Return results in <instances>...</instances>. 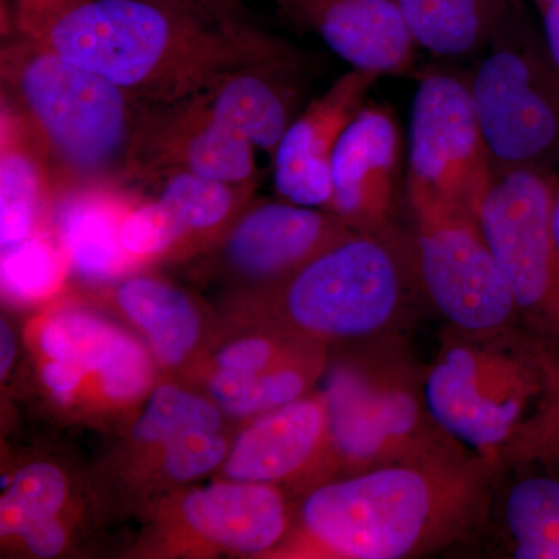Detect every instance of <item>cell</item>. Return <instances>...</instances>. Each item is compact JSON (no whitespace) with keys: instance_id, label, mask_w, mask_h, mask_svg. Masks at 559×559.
I'll list each match as a JSON object with an SVG mask.
<instances>
[{"instance_id":"1f68e13d","label":"cell","mask_w":559,"mask_h":559,"mask_svg":"<svg viewBox=\"0 0 559 559\" xmlns=\"http://www.w3.org/2000/svg\"><path fill=\"white\" fill-rule=\"evenodd\" d=\"M260 377L261 373L255 371L219 369L210 381V390L227 412L237 415L242 404L255 393Z\"/></svg>"},{"instance_id":"ffe728a7","label":"cell","mask_w":559,"mask_h":559,"mask_svg":"<svg viewBox=\"0 0 559 559\" xmlns=\"http://www.w3.org/2000/svg\"><path fill=\"white\" fill-rule=\"evenodd\" d=\"M509 479L500 471L489 522H495L502 551L514 559H559V476L527 466Z\"/></svg>"},{"instance_id":"8d00e7d4","label":"cell","mask_w":559,"mask_h":559,"mask_svg":"<svg viewBox=\"0 0 559 559\" xmlns=\"http://www.w3.org/2000/svg\"><path fill=\"white\" fill-rule=\"evenodd\" d=\"M16 337H14L13 330L10 329L9 323L2 320L0 323V373L2 378L9 373L13 360L16 358Z\"/></svg>"},{"instance_id":"7402d4cb","label":"cell","mask_w":559,"mask_h":559,"mask_svg":"<svg viewBox=\"0 0 559 559\" xmlns=\"http://www.w3.org/2000/svg\"><path fill=\"white\" fill-rule=\"evenodd\" d=\"M55 198L46 159L27 123L2 102L0 116V242L16 248L36 234L40 212Z\"/></svg>"},{"instance_id":"4dcf8cb0","label":"cell","mask_w":559,"mask_h":559,"mask_svg":"<svg viewBox=\"0 0 559 559\" xmlns=\"http://www.w3.org/2000/svg\"><path fill=\"white\" fill-rule=\"evenodd\" d=\"M165 468L178 480L204 476L226 459L227 443L218 430L194 429L168 441Z\"/></svg>"},{"instance_id":"d6986e66","label":"cell","mask_w":559,"mask_h":559,"mask_svg":"<svg viewBox=\"0 0 559 559\" xmlns=\"http://www.w3.org/2000/svg\"><path fill=\"white\" fill-rule=\"evenodd\" d=\"M182 511L202 538L245 554L272 549L288 528L285 499L271 484L234 480L198 489Z\"/></svg>"},{"instance_id":"8992f818","label":"cell","mask_w":559,"mask_h":559,"mask_svg":"<svg viewBox=\"0 0 559 559\" xmlns=\"http://www.w3.org/2000/svg\"><path fill=\"white\" fill-rule=\"evenodd\" d=\"M297 336L366 342L390 336L419 293L407 231H353L274 285Z\"/></svg>"},{"instance_id":"4fadbf2b","label":"cell","mask_w":559,"mask_h":559,"mask_svg":"<svg viewBox=\"0 0 559 559\" xmlns=\"http://www.w3.org/2000/svg\"><path fill=\"white\" fill-rule=\"evenodd\" d=\"M381 79L378 73L348 69L301 110L272 154L274 186L280 198L330 212L334 150Z\"/></svg>"},{"instance_id":"9c48e42d","label":"cell","mask_w":559,"mask_h":559,"mask_svg":"<svg viewBox=\"0 0 559 559\" xmlns=\"http://www.w3.org/2000/svg\"><path fill=\"white\" fill-rule=\"evenodd\" d=\"M492 178L465 75L423 73L412 98L407 205H432L477 219Z\"/></svg>"},{"instance_id":"44dd1931","label":"cell","mask_w":559,"mask_h":559,"mask_svg":"<svg viewBox=\"0 0 559 559\" xmlns=\"http://www.w3.org/2000/svg\"><path fill=\"white\" fill-rule=\"evenodd\" d=\"M119 190H80L55 198L62 249L80 277L108 280L123 267L128 255L120 242V226L132 204Z\"/></svg>"},{"instance_id":"9a60e30c","label":"cell","mask_w":559,"mask_h":559,"mask_svg":"<svg viewBox=\"0 0 559 559\" xmlns=\"http://www.w3.org/2000/svg\"><path fill=\"white\" fill-rule=\"evenodd\" d=\"M301 32L318 36L349 69L407 75L417 44L399 0H272Z\"/></svg>"},{"instance_id":"5b68a950","label":"cell","mask_w":559,"mask_h":559,"mask_svg":"<svg viewBox=\"0 0 559 559\" xmlns=\"http://www.w3.org/2000/svg\"><path fill=\"white\" fill-rule=\"evenodd\" d=\"M423 371L393 334L326 374L329 462L348 474L459 447L430 417Z\"/></svg>"},{"instance_id":"6da1fadb","label":"cell","mask_w":559,"mask_h":559,"mask_svg":"<svg viewBox=\"0 0 559 559\" xmlns=\"http://www.w3.org/2000/svg\"><path fill=\"white\" fill-rule=\"evenodd\" d=\"M5 17L7 35L35 40L151 105L204 94L257 62L305 55L253 16L180 0H9Z\"/></svg>"},{"instance_id":"7a4b0ae2","label":"cell","mask_w":559,"mask_h":559,"mask_svg":"<svg viewBox=\"0 0 559 559\" xmlns=\"http://www.w3.org/2000/svg\"><path fill=\"white\" fill-rule=\"evenodd\" d=\"M499 473L454 447L323 481L301 502V550L409 559L468 543L487 532Z\"/></svg>"},{"instance_id":"4316f807","label":"cell","mask_w":559,"mask_h":559,"mask_svg":"<svg viewBox=\"0 0 559 559\" xmlns=\"http://www.w3.org/2000/svg\"><path fill=\"white\" fill-rule=\"evenodd\" d=\"M68 481L57 466L32 463L14 476L0 503V533L20 535L33 522L55 518L64 506Z\"/></svg>"},{"instance_id":"cb8c5ba5","label":"cell","mask_w":559,"mask_h":559,"mask_svg":"<svg viewBox=\"0 0 559 559\" xmlns=\"http://www.w3.org/2000/svg\"><path fill=\"white\" fill-rule=\"evenodd\" d=\"M117 301L145 331L162 362L176 366L197 345L200 319L189 297L175 286L151 277L124 280L117 288Z\"/></svg>"},{"instance_id":"d590c367","label":"cell","mask_w":559,"mask_h":559,"mask_svg":"<svg viewBox=\"0 0 559 559\" xmlns=\"http://www.w3.org/2000/svg\"><path fill=\"white\" fill-rule=\"evenodd\" d=\"M180 2L190 3V5L201 7V9L213 11V13L224 14L231 17L252 16L248 7L242 0H180Z\"/></svg>"},{"instance_id":"3957f363","label":"cell","mask_w":559,"mask_h":559,"mask_svg":"<svg viewBox=\"0 0 559 559\" xmlns=\"http://www.w3.org/2000/svg\"><path fill=\"white\" fill-rule=\"evenodd\" d=\"M0 75L2 102L32 131L55 198L131 182L146 103L16 33L3 39Z\"/></svg>"},{"instance_id":"277c9868","label":"cell","mask_w":559,"mask_h":559,"mask_svg":"<svg viewBox=\"0 0 559 559\" xmlns=\"http://www.w3.org/2000/svg\"><path fill=\"white\" fill-rule=\"evenodd\" d=\"M450 330L423 371L426 406L448 439L498 465L546 392L554 349L514 326L487 334Z\"/></svg>"},{"instance_id":"5bb4252c","label":"cell","mask_w":559,"mask_h":559,"mask_svg":"<svg viewBox=\"0 0 559 559\" xmlns=\"http://www.w3.org/2000/svg\"><path fill=\"white\" fill-rule=\"evenodd\" d=\"M353 231L329 210L257 202L227 234L224 260L241 277L277 285Z\"/></svg>"},{"instance_id":"ac0fdd59","label":"cell","mask_w":559,"mask_h":559,"mask_svg":"<svg viewBox=\"0 0 559 559\" xmlns=\"http://www.w3.org/2000/svg\"><path fill=\"white\" fill-rule=\"evenodd\" d=\"M40 352L49 359L97 373L110 401L138 399L150 381V362L138 342L87 312L64 311L47 320L38 333Z\"/></svg>"},{"instance_id":"836d02e7","label":"cell","mask_w":559,"mask_h":559,"mask_svg":"<svg viewBox=\"0 0 559 559\" xmlns=\"http://www.w3.org/2000/svg\"><path fill=\"white\" fill-rule=\"evenodd\" d=\"M84 373L79 367L62 362V360L49 359V362L44 364L43 370H40V378L46 388L58 399L64 401L72 399L73 393L80 389Z\"/></svg>"},{"instance_id":"484cf974","label":"cell","mask_w":559,"mask_h":559,"mask_svg":"<svg viewBox=\"0 0 559 559\" xmlns=\"http://www.w3.org/2000/svg\"><path fill=\"white\" fill-rule=\"evenodd\" d=\"M498 465L540 466L559 476V356L555 353L543 399L500 452Z\"/></svg>"},{"instance_id":"f546056e","label":"cell","mask_w":559,"mask_h":559,"mask_svg":"<svg viewBox=\"0 0 559 559\" xmlns=\"http://www.w3.org/2000/svg\"><path fill=\"white\" fill-rule=\"evenodd\" d=\"M186 237L180 221L160 200L132 205L121 221V246L134 259L160 255Z\"/></svg>"},{"instance_id":"d6a6232c","label":"cell","mask_w":559,"mask_h":559,"mask_svg":"<svg viewBox=\"0 0 559 559\" xmlns=\"http://www.w3.org/2000/svg\"><path fill=\"white\" fill-rule=\"evenodd\" d=\"M25 546L39 558H53L61 554L66 544V532L55 518L33 522L20 533Z\"/></svg>"},{"instance_id":"f1b7e54d","label":"cell","mask_w":559,"mask_h":559,"mask_svg":"<svg viewBox=\"0 0 559 559\" xmlns=\"http://www.w3.org/2000/svg\"><path fill=\"white\" fill-rule=\"evenodd\" d=\"M62 263L46 238L32 235L16 248L2 250L3 288L17 299L46 296L61 280Z\"/></svg>"},{"instance_id":"e0dca14e","label":"cell","mask_w":559,"mask_h":559,"mask_svg":"<svg viewBox=\"0 0 559 559\" xmlns=\"http://www.w3.org/2000/svg\"><path fill=\"white\" fill-rule=\"evenodd\" d=\"M308 66L307 55L257 62L224 76L205 92V98L219 120L272 157L304 110Z\"/></svg>"},{"instance_id":"52a82bcc","label":"cell","mask_w":559,"mask_h":559,"mask_svg":"<svg viewBox=\"0 0 559 559\" xmlns=\"http://www.w3.org/2000/svg\"><path fill=\"white\" fill-rule=\"evenodd\" d=\"M492 175L559 160V80L520 0L465 75Z\"/></svg>"},{"instance_id":"8fae6325","label":"cell","mask_w":559,"mask_h":559,"mask_svg":"<svg viewBox=\"0 0 559 559\" xmlns=\"http://www.w3.org/2000/svg\"><path fill=\"white\" fill-rule=\"evenodd\" d=\"M255 146L219 120L204 94L168 105L146 103L140 120L131 180H156L187 170L230 183H259Z\"/></svg>"},{"instance_id":"f35d334b","label":"cell","mask_w":559,"mask_h":559,"mask_svg":"<svg viewBox=\"0 0 559 559\" xmlns=\"http://www.w3.org/2000/svg\"><path fill=\"white\" fill-rule=\"evenodd\" d=\"M533 2L536 3V7H538L539 10H543L544 7H546L547 3L550 2V0H533Z\"/></svg>"},{"instance_id":"7c38bea8","label":"cell","mask_w":559,"mask_h":559,"mask_svg":"<svg viewBox=\"0 0 559 559\" xmlns=\"http://www.w3.org/2000/svg\"><path fill=\"white\" fill-rule=\"evenodd\" d=\"M401 131L388 106L367 102L345 128L331 159L330 212L360 234L393 226L401 180Z\"/></svg>"},{"instance_id":"ba28073f","label":"cell","mask_w":559,"mask_h":559,"mask_svg":"<svg viewBox=\"0 0 559 559\" xmlns=\"http://www.w3.org/2000/svg\"><path fill=\"white\" fill-rule=\"evenodd\" d=\"M558 178L550 168L495 175L477 213L521 320L549 345L559 344V245L554 227Z\"/></svg>"},{"instance_id":"603a6c76","label":"cell","mask_w":559,"mask_h":559,"mask_svg":"<svg viewBox=\"0 0 559 559\" xmlns=\"http://www.w3.org/2000/svg\"><path fill=\"white\" fill-rule=\"evenodd\" d=\"M516 0H399L418 49L448 60H468L489 40Z\"/></svg>"},{"instance_id":"2e32d148","label":"cell","mask_w":559,"mask_h":559,"mask_svg":"<svg viewBox=\"0 0 559 559\" xmlns=\"http://www.w3.org/2000/svg\"><path fill=\"white\" fill-rule=\"evenodd\" d=\"M329 462L323 392L266 412L241 433L226 462L231 480L275 484Z\"/></svg>"},{"instance_id":"e575fe53","label":"cell","mask_w":559,"mask_h":559,"mask_svg":"<svg viewBox=\"0 0 559 559\" xmlns=\"http://www.w3.org/2000/svg\"><path fill=\"white\" fill-rule=\"evenodd\" d=\"M539 11L544 21V43L559 80V0H550Z\"/></svg>"},{"instance_id":"83f0119b","label":"cell","mask_w":559,"mask_h":559,"mask_svg":"<svg viewBox=\"0 0 559 559\" xmlns=\"http://www.w3.org/2000/svg\"><path fill=\"white\" fill-rule=\"evenodd\" d=\"M218 411L201 396L175 385L154 390L139 418L134 436L146 443L167 444L180 433L194 429L218 430Z\"/></svg>"},{"instance_id":"d4e9b609","label":"cell","mask_w":559,"mask_h":559,"mask_svg":"<svg viewBox=\"0 0 559 559\" xmlns=\"http://www.w3.org/2000/svg\"><path fill=\"white\" fill-rule=\"evenodd\" d=\"M156 180L160 183L157 200L175 213L187 237L218 230L248 205L257 189V183L224 182L187 170L164 173Z\"/></svg>"},{"instance_id":"30bf717a","label":"cell","mask_w":559,"mask_h":559,"mask_svg":"<svg viewBox=\"0 0 559 559\" xmlns=\"http://www.w3.org/2000/svg\"><path fill=\"white\" fill-rule=\"evenodd\" d=\"M409 210L415 282L450 329L487 334L514 326L520 308L477 219L432 205Z\"/></svg>"},{"instance_id":"74e56055","label":"cell","mask_w":559,"mask_h":559,"mask_svg":"<svg viewBox=\"0 0 559 559\" xmlns=\"http://www.w3.org/2000/svg\"><path fill=\"white\" fill-rule=\"evenodd\" d=\"M554 227H555V235H557V240H558V245H559V178H558V183H557V190H555Z\"/></svg>"}]
</instances>
